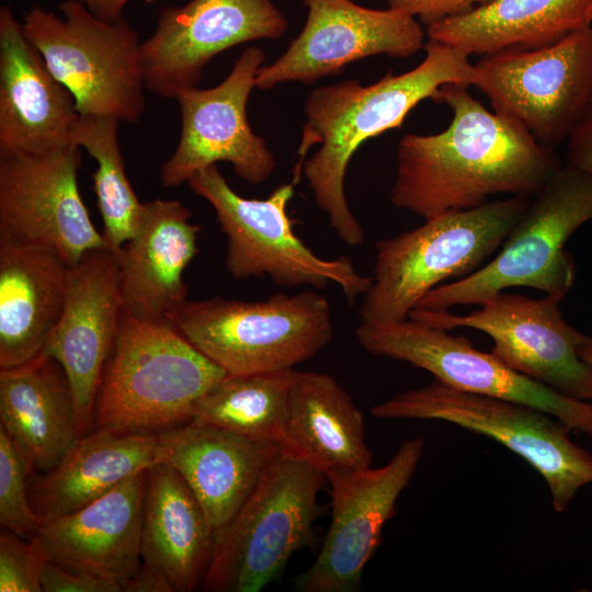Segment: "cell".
Segmentation results:
<instances>
[{
	"instance_id": "cell-1",
	"label": "cell",
	"mask_w": 592,
	"mask_h": 592,
	"mask_svg": "<svg viewBox=\"0 0 592 592\" xmlns=\"http://www.w3.org/2000/svg\"><path fill=\"white\" fill-rule=\"evenodd\" d=\"M467 86L433 99L453 113L437 134H406L397 147L391 204L423 219L475 208L494 195H535L563 166L516 121L487 110Z\"/></svg>"
},
{
	"instance_id": "cell-2",
	"label": "cell",
	"mask_w": 592,
	"mask_h": 592,
	"mask_svg": "<svg viewBox=\"0 0 592 592\" xmlns=\"http://www.w3.org/2000/svg\"><path fill=\"white\" fill-rule=\"evenodd\" d=\"M425 56L413 69L388 71L362 86L344 80L311 91L304 104L306 123L294 168V183L303 174L315 202L337 236L348 246L364 242L365 232L351 212L344 179L354 152L369 138L399 128L420 102L433 99L447 83L473 86L475 67L467 53L428 39Z\"/></svg>"
},
{
	"instance_id": "cell-3",
	"label": "cell",
	"mask_w": 592,
	"mask_h": 592,
	"mask_svg": "<svg viewBox=\"0 0 592 592\" xmlns=\"http://www.w3.org/2000/svg\"><path fill=\"white\" fill-rule=\"evenodd\" d=\"M530 200L514 195L446 212L377 241L372 284L358 308L361 322L406 320L442 282L478 270L499 250Z\"/></svg>"
},
{
	"instance_id": "cell-4",
	"label": "cell",
	"mask_w": 592,
	"mask_h": 592,
	"mask_svg": "<svg viewBox=\"0 0 592 592\" xmlns=\"http://www.w3.org/2000/svg\"><path fill=\"white\" fill-rule=\"evenodd\" d=\"M226 375L172 325L122 310L98 392L95 426L152 432L191 421L201 399Z\"/></svg>"
},
{
	"instance_id": "cell-5",
	"label": "cell",
	"mask_w": 592,
	"mask_h": 592,
	"mask_svg": "<svg viewBox=\"0 0 592 592\" xmlns=\"http://www.w3.org/2000/svg\"><path fill=\"white\" fill-rule=\"evenodd\" d=\"M169 322L228 375L293 369L334 334L329 301L315 291L259 301L186 300Z\"/></svg>"
},
{
	"instance_id": "cell-6",
	"label": "cell",
	"mask_w": 592,
	"mask_h": 592,
	"mask_svg": "<svg viewBox=\"0 0 592 592\" xmlns=\"http://www.w3.org/2000/svg\"><path fill=\"white\" fill-rule=\"evenodd\" d=\"M592 220V174L565 167L531 197L497 254L467 276L429 292L415 308L446 311L482 305L512 287L566 294L574 281V262L565 246Z\"/></svg>"
},
{
	"instance_id": "cell-7",
	"label": "cell",
	"mask_w": 592,
	"mask_h": 592,
	"mask_svg": "<svg viewBox=\"0 0 592 592\" xmlns=\"http://www.w3.org/2000/svg\"><path fill=\"white\" fill-rule=\"evenodd\" d=\"M326 475L281 454L238 511L214 532L202 582L208 592H258L275 581L311 540Z\"/></svg>"
},
{
	"instance_id": "cell-8",
	"label": "cell",
	"mask_w": 592,
	"mask_h": 592,
	"mask_svg": "<svg viewBox=\"0 0 592 592\" xmlns=\"http://www.w3.org/2000/svg\"><path fill=\"white\" fill-rule=\"evenodd\" d=\"M62 16L32 8L23 31L53 76L71 93L79 115L136 124L146 107L139 33L123 16L104 21L79 0L58 5Z\"/></svg>"
},
{
	"instance_id": "cell-9",
	"label": "cell",
	"mask_w": 592,
	"mask_h": 592,
	"mask_svg": "<svg viewBox=\"0 0 592 592\" xmlns=\"http://www.w3.org/2000/svg\"><path fill=\"white\" fill-rule=\"evenodd\" d=\"M378 419L437 420L486 435L522 457L545 480L554 509L565 512L592 483V454L557 418L531 406L453 388L437 379L374 406Z\"/></svg>"
},
{
	"instance_id": "cell-10",
	"label": "cell",
	"mask_w": 592,
	"mask_h": 592,
	"mask_svg": "<svg viewBox=\"0 0 592 592\" xmlns=\"http://www.w3.org/2000/svg\"><path fill=\"white\" fill-rule=\"evenodd\" d=\"M190 189L213 207L227 236L225 265L236 280L267 276L284 287L304 285L325 288L339 285L349 303L364 295L372 276L357 272L348 257H318L296 235L288 214L294 182L275 187L265 198H247L236 193L212 164L192 174Z\"/></svg>"
},
{
	"instance_id": "cell-11",
	"label": "cell",
	"mask_w": 592,
	"mask_h": 592,
	"mask_svg": "<svg viewBox=\"0 0 592 592\" xmlns=\"http://www.w3.org/2000/svg\"><path fill=\"white\" fill-rule=\"evenodd\" d=\"M474 67L493 112L556 150L592 105V26L547 47L482 55Z\"/></svg>"
},
{
	"instance_id": "cell-12",
	"label": "cell",
	"mask_w": 592,
	"mask_h": 592,
	"mask_svg": "<svg viewBox=\"0 0 592 592\" xmlns=\"http://www.w3.org/2000/svg\"><path fill=\"white\" fill-rule=\"evenodd\" d=\"M360 345L369 354L407 362L453 388L521 402L592 436V402L567 397L477 350L463 334L408 318L398 322H361Z\"/></svg>"
},
{
	"instance_id": "cell-13",
	"label": "cell",
	"mask_w": 592,
	"mask_h": 592,
	"mask_svg": "<svg viewBox=\"0 0 592 592\" xmlns=\"http://www.w3.org/2000/svg\"><path fill=\"white\" fill-rule=\"evenodd\" d=\"M560 294L530 298L500 292L467 315L414 308L409 318L451 331L471 328L493 340L491 353L512 369L573 399L592 402V367L578 348L589 335L562 317Z\"/></svg>"
},
{
	"instance_id": "cell-14",
	"label": "cell",
	"mask_w": 592,
	"mask_h": 592,
	"mask_svg": "<svg viewBox=\"0 0 592 592\" xmlns=\"http://www.w3.org/2000/svg\"><path fill=\"white\" fill-rule=\"evenodd\" d=\"M80 162L72 144L43 153L0 151V242L52 249L68 265L109 247L81 198Z\"/></svg>"
},
{
	"instance_id": "cell-15",
	"label": "cell",
	"mask_w": 592,
	"mask_h": 592,
	"mask_svg": "<svg viewBox=\"0 0 592 592\" xmlns=\"http://www.w3.org/2000/svg\"><path fill=\"white\" fill-rule=\"evenodd\" d=\"M420 437L405 440L378 468L338 470L330 485L331 522L312 565L295 580L301 592H356L363 570L382 540L385 523L423 455Z\"/></svg>"
},
{
	"instance_id": "cell-16",
	"label": "cell",
	"mask_w": 592,
	"mask_h": 592,
	"mask_svg": "<svg viewBox=\"0 0 592 592\" xmlns=\"http://www.w3.org/2000/svg\"><path fill=\"white\" fill-rule=\"evenodd\" d=\"M264 60L263 49L247 47L218 86L194 87L175 98L181 134L173 155L161 166L163 186L186 183L192 174L219 161L229 162L235 173L251 184L272 174L276 160L247 119V103Z\"/></svg>"
},
{
	"instance_id": "cell-17",
	"label": "cell",
	"mask_w": 592,
	"mask_h": 592,
	"mask_svg": "<svg viewBox=\"0 0 592 592\" xmlns=\"http://www.w3.org/2000/svg\"><path fill=\"white\" fill-rule=\"evenodd\" d=\"M288 22L272 0H190L159 11L153 34L143 42L146 87L175 99L197 87L218 54L257 39H278Z\"/></svg>"
},
{
	"instance_id": "cell-18",
	"label": "cell",
	"mask_w": 592,
	"mask_h": 592,
	"mask_svg": "<svg viewBox=\"0 0 592 592\" xmlns=\"http://www.w3.org/2000/svg\"><path fill=\"white\" fill-rule=\"evenodd\" d=\"M303 1L308 9L303 30L276 60L261 66L257 88L293 81L310 84L358 59L408 58L424 47L421 24L398 10L368 9L353 0Z\"/></svg>"
},
{
	"instance_id": "cell-19",
	"label": "cell",
	"mask_w": 592,
	"mask_h": 592,
	"mask_svg": "<svg viewBox=\"0 0 592 592\" xmlns=\"http://www.w3.org/2000/svg\"><path fill=\"white\" fill-rule=\"evenodd\" d=\"M118 252H86L69 266L64 308L42 353L62 367L82 435L93 426L103 371L122 316Z\"/></svg>"
},
{
	"instance_id": "cell-20",
	"label": "cell",
	"mask_w": 592,
	"mask_h": 592,
	"mask_svg": "<svg viewBox=\"0 0 592 592\" xmlns=\"http://www.w3.org/2000/svg\"><path fill=\"white\" fill-rule=\"evenodd\" d=\"M148 470L137 473L83 508L42 520L32 537L47 560L122 582L141 566Z\"/></svg>"
},
{
	"instance_id": "cell-21",
	"label": "cell",
	"mask_w": 592,
	"mask_h": 592,
	"mask_svg": "<svg viewBox=\"0 0 592 592\" xmlns=\"http://www.w3.org/2000/svg\"><path fill=\"white\" fill-rule=\"evenodd\" d=\"M79 117L13 11L0 9V151L43 153L70 144Z\"/></svg>"
},
{
	"instance_id": "cell-22",
	"label": "cell",
	"mask_w": 592,
	"mask_h": 592,
	"mask_svg": "<svg viewBox=\"0 0 592 592\" xmlns=\"http://www.w3.org/2000/svg\"><path fill=\"white\" fill-rule=\"evenodd\" d=\"M158 463L173 467L192 490L214 530L225 524L282 454L275 441L249 439L189 422L158 432Z\"/></svg>"
},
{
	"instance_id": "cell-23",
	"label": "cell",
	"mask_w": 592,
	"mask_h": 592,
	"mask_svg": "<svg viewBox=\"0 0 592 592\" xmlns=\"http://www.w3.org/2000/svg\"><path fill=\"white\" fill-rule=\"evenodd\" d=\"M179 201L145 203L133 237L118 252L122 310L146 322L170 323L187 300L183 272L198 252L200 226Z\"/></svg>"
},
{
	"instance_id": "cell-24",
	"label": "cell",
	"mask_w": 592,
	"mask_h": 592,
	"mask_svg": "<svg viewBox=\"0 0 592 592\" xmlns=\"http://www.w3.org/2000/svg\"><path fill=\"white\" fill-rule=\"evenodd\" d=\"M0 420L33 470L42 473L56 466L82 436L68 378L44 353L0 368Z\"/></svg>"
},
{
	"instance_id": "cell-25",
	"label": "cell",
	"mask_w": 592,
	"mask_h": 592,
	"mask_svg": "<svg viewBox=\"0 0 592 592\" xmlns=\"http://www.w3.org/2000/svg\"><path fill=\"white\" fill-rule=\"evenodd\" d=\"M158 444L155 432L96 428L82 435L56 466L30 478L33 510L42 521L83 508L156 465Z\"/></svg>"
},
{
	"instance_id": "cell-26",
	"label": "cell",
	"mask_w": 592,
	"mask_h": 592,
	"mask_svg": "<svg viewBox=\"0 0 592 592\" xmlns=\"http://www.w3.org/2000/svg\"><path fill=\"white\" fill-rule=\"evenodd\" d=\"M69 266L52 249L0 242V368L43 352L64 308Z\"/></svg>"
},
{
	"instance_id": "cell-27",
	"label": "cell",
	"mask_w": 592,
	"mask_h": 592,
	"mask_svg": "<svg viewBox=\"0 0 592 592\" xmlns=\"http://www.w3.org/2000/svg\"><path fill=\"white\" fill-rule=\"evenodd\" d=\"M214 527L181 475L166 463L148 470L141 530V561L174 592H191L208 569Z\"/></svg>"
},
{
	"instance_id": "cell-28",
	"label": "cell",
	"mask_w": 592,
	"mask_h": 592,
	"mask_svg": "<svg viewBox=\"0 0 592 592\" xmlns=\"http://www.w3.org/2000/svg\"><path fill=\"white\" fill-rule=\"evenodd\" d=\"M281 448L325 475L373 460L362 411L332 376L316 372L295 371Z\"/></svg>"
},
{
	"instance_id": "cell-29",
	"label": "cell",
	"mask_w": 592,
	"mask_h": 592,
	"mask_svg": "<svg viewBox=\"0 0 592 592\" xmlns=\"http://www.w3.org/2000/svg\"><path fill=\"white\" fill-rule=\"evenodd\" d=\"M592 26V0H491L426 26L428 39L468 55L537 49Z\"/></svg>"
},
{
	"instance_id": "cell-30",
	"label": "cell",
	"mask_w": 592,
	"mask_h": 592,
	"mask_svg": "<svg viewBox=\"0 0 592 592\" xmlns=\"http://www.w3.org/2000/svg\"><path fill=\"white\" fill-rule=\"evenodd\" d=\"M295 369L226 375L198 402L191 422L281 444Z\"/></svg>"
},
{
	"instance_id": "cell-31",
	"label": "cell",
	"mask_w": 592,
	"mask_h": 592,
	"mask_svg": "<svg viewBox=\"0 0 592 592\" xmlns=\"http://www.w3.org/2000/svg\"><path fill=\"white\" fill-rule=\"evenodd\" d=\"M118 125L119 121L111 116L79 115L70 134V144L86 149L98 163L92 179L102 234L115 251L133 237L145 209L125 171Z\"/></svg>"
},
{
	"instance_id": "cell-32",
	"label": "cell",
	"mask_w": 592,
	"mask_h": 592,
	"mask_svg": "<svg viewBox=\"0 0 592 592\" xmlns=\"http://www.w3.org/2000/svg\"><path fill=\"white\" fill-rule=\"evenodd\" d=\"M33 468L0 425V524L31 539L41 519L33 510L29 482Z\"/></svg>"
},
{
	"instance_id": "cell-33",
	"label": "cell",
	"mask_w": 592,
	"mask_h": 592,
	"mask_svg": "<svg viewBox=\"0 0 592 592\" xmlns=\"http://www.w3.org/2000/svg\"><path fill=\"white\" fill-rule=\"evenodd\" d=\"M2 527L0 533V591L43 592L42 572L47 561L37 543Z\"/></svg>"
},
{
	"instance_id": "cell-34",
	"label": "cell",
	"mask_w": 592,
	"mask_h": 592,
	"mask_svg": "<svg viewBox=\"0 0 592 592\" xmlns=\"http://www.w3.org/2000/svg\"><path fill=\"white\" fill-rule=\"evenodd\" d=\"M43 592H122L121 582L61 567L47 560L42 572Z\"/></svg>"
},
{
	"instance_id": "cell-35",
	"label": "cell",
	"mask_w": 592,
	"mask_h": 592,
	"mask_svg": "<svg viewBox=\"0 0 592 592\" xmlns=\"http://www.w3.org/2000/svg\"><path fill=\"white\" fill-rule=\"evenodd\" d=\"M489 1L491 0H388L390 9L419 18L426 26L465 14Z\"/></svg>"
},
{
	"instance_id": "cell-36",
	"label": "cell",
	"mask_w": 592,
	"mask_h": 592,
	"mask_svg": "<svg viewBox=\"0 0 592 592\" xmlns=\"http://www.w3.org/2000/svg\"><path fill=\"white\" fill-rule=\"evenodd\" d=\"M565 144V167L592 174V105Z\"/></svg>"
},
{
	"instance_id": "cell-37",
	"label": "cell",
	"mask_w": 592,
	"mask_h": 592,
	"mask_svg": "<svg viewBox=\"0 0 592 592\" xmlns=\"http://www.w3.org/2000/svg\"><path fill=\"white\" fill-rule=\"evenodd\" d=\"M122 592H174L169 581L141 562L139 569L121 582Z\"/></svg>"
},
{
	"instance_id": "cell-38",
	"label": "cell",
	"mask_w": 592,
	"mask_h": 592,
	"mask_svg": "<svg viewBox=\"0 0 592 592\" xmlns=\"http://www.w3.org/2000/svg\"><path fill=\"white\" fill-rule=\"evenodd\" d=\"M96 18L104 21H115L122 18L124 7L129 0H79ZM151 2L153 0H146Z\"/></svg>"
},
{
	"instance_id": "cell-39",
	"label": "cell",
	"mask_w": 592,
	"mask_h": 592,
	"mask_svg": "<svg viewBox=\"0 0 592 592\" xmlns=\"http://www.w3.org/2000/svg\"><path fill=\"white\" fill-rule=\"evenodd\" d=\"M580 357L592 367V337H588L587 340L578 348Z\"/></svg>"
},
{
	"instance_id": "cell-40",
	"label": "cell",
	"mask_w": 592,
	"mask_h": 592,
	"mask_svg": "<svg viewBox=\"0 0 592 592\" xmlns=\"http://www.w3.org/2000/svg\"><path fill=\"white\" fill-rule=\"evenodd\" d=\"M354 1V0H353Z\"/></svg>"
}]
</instances>
